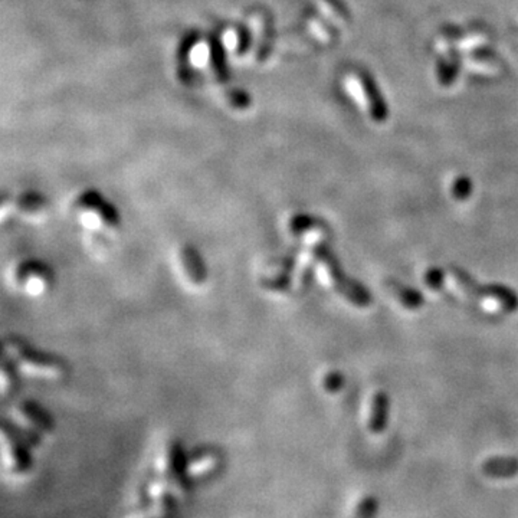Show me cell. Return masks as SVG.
Listing matches in <instances>:
<instances>
[{
	"label": "cell",
	"instance_id": "obj_8",
	"mask_svg": "<svg viewBox=\"0 0 518 518\" xmlns=\"http://www.w3.org/2000/svg\"><path fill=\"white\" fill-rule=\"evenodd\" d=\"M19 373L9 358L0 357V397L12 396L19 386Z\"/></svg>",
	"mask_w": 518,
	"mask_h": 518
},
{
	"label": "cell",
	"instance_id": "obj_6",
	"mask_svg": "<svg viewBox=\"0 0 518 518\" xmlns=\"http://www.w3.org/2000/svg\"><path fill=\"white\" fill-rule=\"evenodd\" d=\"M13 419L19 423H30L39 430H49L52 423L47 411L33 401H19L12 409Z\"/></svg>",
	"mask_w": 518,
	"mask_h": 518
},
{
	"label": "cell",
	"instance_id": "obj_5",
	"mask_svg": "<svg viewBox=\"0 0 518 518\" xmlns=\"http://www.w3.org/2000/svg\"><path fill=\"white\" fill-rule=\"evenodd\" d=\"M11 202L13 216L29 225H42L51 215L48 199L37 192H20Z\"/></svg>",
	"mask_w": 518,
	"mask_h": 518
},
{
	"label": "cell",
	"instance_id": "obj_3",
	"mask_svg": "<svg viewBox=\"0 0 518 518\" xmlns=\"http://www.w3.org/2000/svg\"><path fill=\"white\" fill-rule=\"evenodd\" d=\"M5 283L16 294L39 300L48 297L57 284L54 269L37 258H18L5 269Z\"/></svg>",
	"mask_w": 518,
	"mask_h": 518
},
{
	"label": "cell",
	"instance_id": "obj_2",
	"mask_svg": "<svg viewBox=\"0 0 518 518\" xmlns=\"http://www.w3.org/2000/svg\"><path fill=\"white\" fill-rule=\"evenodd\" d=\"M2 350L18 373L28 379L59 382L68 376V366L62 358L33 347L20 339H8Z\"/></svg>",
	"mask_w": 518,
	"mask_h": 518
},
{
	"label": "cell",
	"instance_id": "obj_13",
	"mask_svg": "<svg viewBox=\"0 0 518 518\" xmlns=\"http://www.w3.org/2000/svg\"><path fill=\"white\" fill-rule=\"evenodd\" d=\"M11 216H13L11 199L0 196V225H4Z\"/></svg>",
	"mask_w": 518,
	"mask_h": 518
},
{
	"label": "cell",
	"instance_id": "obj_11",
	"mask_svg": "<svg viewBox=\"0 0 518 518\" xmlns=\"http://www.w3.org/2000/svg\"><path fill=\"white\" fill-rule=\"evenodd\" d=\"M190 61L199 68H205L212 61V48L208 44L194 45L190 52Z\"/></svg>",
	"mask_w": 518,
	"mask_h": 518
},
{
	"label": "cell",
	"instance_id": "obj_14",
	"mask_svg": "<svg viewBox=\"0 0 518 518\" xmlns=\"http://www.w3.org/2000/svg\"><path fill=\"white\" fill-rule=\"evenodd\" d=\"M4 355V350H2V346H0V357Z\"/></svg>",
	"mask_w": 518,
	"mask_h": 518
},
{
	"label": "cell",
	"instance_id": "obj_1",
	"mask_svg": "<svg viewBox=\"0 0 518 518\" xmlns=\"http://www.w3.org/2000/svg\"><path fill=\"white\" fill-rule=\"evenodd\" d=\"M68 212L75 225L83 230L86 247L94 255L104 258L122 230V216L104 196L95 190L75 194L68 205Z\"/></svg>",
	"mask_w": 518,
	"mask_h": 518
},
{
	"label": "cell",
	"instance_id": "obj_12",
	"mask_svg": "<svg viewBox=\"0 0 518 518\" xmlns=\"http://www.w3.org/2000/svg\"><path fill=\"white\" fill-rule=\"evenodd\" d=\"M308 25H310L311 30H312L318 37H320L322 41H324V42H329V41H330V32H329V29H327V28H326L320 20H317V19L311 18V19L308 20Z\"/></svg>",
	"mask_w": 518,
	"mask_h": 518
},
{
	"label": "cell",
	"instance_id": "obj_10",
	"mask_svg": "<svg viewBox=\"0 0 518 518\" xmlns=\"http://www.w3.org/2000/svg\"><path fill=\"white\" fill-rule=\"evenodd\" d=\"M222 42H223V45H225L229 51H232V52H235V51L244 52V51L247 49V47H248L245 36H244V35L241 36V33H239V32H237V30H235V29H228V30H225V33H223V36H222Z\"/></svg>",
	"mask_w": 518,
	"mask_h": 518
},
{
	"label": "cell",
	"instance_id": "obj_7",
	"mask_svg": "<svg viewBox=\"0 0 518 518\" xmlns=\"http://www.w3.org/2000/svg\"><path fill=\"white\" fill-rule=\"evenodd\" d=\"M251 25L255 33V44H257V59L264 61L266 59L271 51V25L264 13H255L251 18Z\"/></svg>",
	"mask_w": 518,
	"mask_h": 518
},
{
	"label": "cell",
	"instance_id": "obj_4",
	"mask_svg": "<svg viewBox=\"0 0 518 518\" xmlns=\"http://www.w3.org/2000/svg\"><path fill=\"white\" fill-rule=\"evenodd\" d=\"M344 86L358 107L370 112L375 122H386L387 108L370 79L357 73H350L344 78Z\"/></svg>",
	"mask_w": 518,
	"mask_h": 518
},
{
	"label": "cell",
	"instance_id": "obj_9",
	"mask_svg": "<svg viewBox=\"0 0 518 518\" xmlns=\"http://www.w3.org/2000/svg\"><path fill=\"white\" fill-rule=\"evenodd\" d=\"M314 4L331 22L340 26H346L348 23L347 13L343 11V8L336 2V0H314Z\"/></svg>",
	"mask_w": 518,
	"mask_h": 518
}]
</instances>
